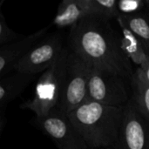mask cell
I'll use <instances>...</instances> for the list:
<instances>
[{"mask_svg": "<svg viewBox=\"0 0 149 149\" xmlns=\"http://www.w3.org/2000/svg\"><path fill=\"white\" fill-rule=\"evenodd\" d=\"M109 21L101 17H88L79 21L70 28L68 48L91 67L131 79L132 63L122 49L121 35Z\"/></svg>", "mask_w": 149, "mask_h": 149, "instance_id": "6da1fadb", "label": "cell"}, {"mask_svg": "<svg viewBox=\"0 0 149 149\" xmlns=\"http://www.w3.org/2000/svg\"><path fill=\"white\" fill-rule=\"evenodd\" d=\"M124 115V107H114L87 100L67 116L88 148L116 145Z\"/></svg>", "mask_w": 149, "mask_h": 149, "instance_id": "7a4b0ae2", "label": "cell"}, {"mask_svg": "<svg viewBox=\"0 0 149 149\" xmlns=\"http://www.w3.org/2000/svg\"><path fill=\"white\" fill-rule=\"evenodd\" d=\"M69 48L65 47L59 58L38 79L33 97L21 105L36 117H42L58 107L62 94Z\"/></svg>", "mask_w": 149, "mask_h": 149, "instance_id": "3957f363", "label": "cell"}, {"mask_svg": "<svg viewBox=\"0 0 149 149\" xmlns=\"http://www.w3.org/2000/svg\"><path fill=\"white\" fill-rule=\"evenodd\" d=\"M91 66L69 50L62 94L58 107L70 112L88 100V83Z\"/></svg>", "mask_w": 149, "mask_h": 149, "instance_id": "277c9868", "label": "cell"}, {"mask_svg": "<svg viewBox=\"0 0 149 149\" xmlns=\"http://www.w3.org/2000/svg\"><path fill=\"white\" fill-rule=\"evenodd\" d=\"M88 100L109 107H124L129 100L125 79L107 70L91 67Z\"/></svg>", "mask_w": 149, "mask_h": 149, "instance_id": "5b68a950", "label": "cell"}, {"mask_svg": "<svg viewBox=\"0 0 149 149\" xmlns=\"http://www.w3.org/2000/svg\"><path fill=\"white\" fill-rule=\"evenodd\" d=\"M64 49L59 34L43 37L24 54L16 65L14 72L30 75L44 72L59 58Z\"/></svg>", "mask_w": 149, "mask_h": 149, "instance_id": "8992f818", "label": "cell"}, {"mask_svg": "<svg viewBox=\"0 0 149 149\" xmlns=\"http://www.w3.org/2000/svg\"><path fill=\"white\" fill-rule=\"evenodd\" d=\"M35 119L36 125L56 143L59 149H88L67 114L58 108Z\"/></svg>", "mask_w": 149, "mask_h": 149, "instance_id": "52a82bcc", "label": "cell"}, {"mask_svg": "<svg viewBox=\"0 0 149 149\" xmlns=\"http://www.w3.org/2000/svg\"><path fill=\"white\" fill-rule=\"evenodd\" d=\"M117 149H149V121L141 113L134 100L124 106V115L115 145Z\"/></svg>", "mask_w": 149, "mask_h": 149, "instance_id": "ba28073f", "label": "cell"}, {"mask_svg": "<svg viewBox=\"0 0 149 149\" xmlns=\"http://www.w3.org/2000/svg\"><path fill=\"white\" fill-rule=\"evenodd\" d=\"M88 17H102L100 0H63L52 24L58 28L72 27Z\"/></svg>", "mask_w": 149, "mask_h": 149, "instance_id": "9c48e42d", "label": "cell"}, {"mask_svg": "<svg viewBox=\"0 0 149 149\" xmlns=\"http://www.w3.org/2000/svg\"><path fill=\"white\" fill-rule=\"evenodd\" d=\"M47 28L23 36L19 39L0 46V79L14 72L15 66L24 54L40 38L45 36Z\"/></svg>", "mask_w": 149, "mask_h": 149, "instance_id": "30bf717a", "label": "cell"}, {"mask_svg": "<svg viewBox=\"0 0 149 149\" xmlns=\"http://www.w3.org/2000/svg\"><path fill=\"white\" fill-rule=\"evenodd\" d=\"M36 77L13 72L0 79V107L18 97Z\"/></svg>", "mask_w": 149, "mask_h": 149, "instance_id": "8fae6325", "label": "cell"}, {"mask_svg": "<svg viewBox=\"0 0 149 149\" xmlns=\"http://www.w3.org/2000/svg\"><path fill=\"white\" fill-rule=\"evenodd\" d=\"M117 22L123 24L141 41L149 58V16L147 13L139 12L131 15H119Z\"/></svg>", "mask_w": 149, "mask_h": 149, "instance_id": "7c38bea8", "label": "cell"}, {"mask_svg": "<svg viewBox=\"0 0 149 149\" xmlns=\"http://www.w3.org/2000/svg\"><path fill=\"white\" fill-rule=\"evenodd\" d=\"M133 100L141 113L149 121V81L141 67H137L131 78Z\"/></svg>", "mask_w": 149, "mask_h": 149, "instance_id": "4fadbf2b", "label": "cell"}, {"mask_svg": "<svg viewBox=\"0 0 149 149\" xmlns=\"http://www.w3.org/2000/svg\"><path fill=\"white\" fill-rule=\"evenodd\" d=\"M119 26L122 31L121 35V46L126 55L130 59L131 63L134 64L139 67L141 64L142 59L147 55L143 48L142 44L138 38L128 30L123 24L118 22Z\"/></svg>", "mask_w": 149, "mask_h": 149, "instance_id": "5bb4252c", "label": "cell"}, {"mask_svg": "<svg viewBox=\"0 0 149 149\" xmlns=\"http://www.w3.org/2000/svg\"><path fill=\"white\" fill-rule=\"evenodd\" d=\"M3 2V0L0 1V46L16 41L23 37L19 36L17 33L12 31L7 24L4 17L2 13V5Z\"/></svg>", "mask_w": 149, "mask_h": 149, "instance_id": "9a60e30c", "label": "cell"}, {"mask_svg": "<svg viewBox=\"0 0 149 149\" xmlns=\"http://www.w3.org/2000/svg\"><path fill=\"white\" fill-rule=\"evenodd\" d=\"M117 8L120 15H131L141 12L146 5L144 0H120L117 1Z\"/></svg>", "mask_w": 149, "mask_h": 149, "instance_id": "2e32d148", "label": "cell"}, {"mask_svg": "<svg viewBox=\"0 0 149 149\" xmlns=\"http://www.w3.org/2000/svg\"><path fill=\"white\" fill-rule=\"evenodd\" d=\"M139 67H141L142 69V71L144 72L148 80L149 81V58L148 55H146L144 57V58L142 59L141 64V65Z\"/></svg>", "mask_w": 149, "mask_h": 149, "instance_id": "e0dca14e", "label": "cell"}, {"mask_svg": "<svg viewBox=\"0 0 149 149\" xmlns=\"http://www.w3.org/2000/svg\"><path fill=\"white\" fill-rule=\"evenodd\" d=\"M144 1H145V5H146V7L149 10V0H144Z\"/></svg>", "mask_w": 149, "mask_h": 149, "instance_id": "ac0fdd59", "label": "cell"}, {"mask_svg": "<svg viewBox=\"0 0 149 149\" xmlns=\"http://www.w3.org/2000/svg\"><path fill=\"white\" fill-rule=\"evenodd\" d=\"M1 128H2V121L0 120V132H1Z\"/></svg>", "mask_w": 149, "mask_h": 149, "instance_id": "d6986e66", "label": "cell"}]
</instances>
